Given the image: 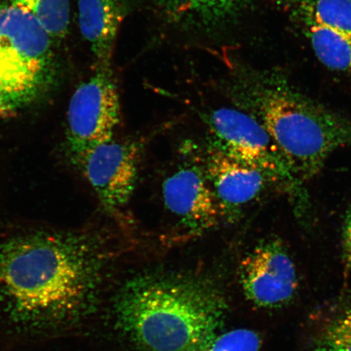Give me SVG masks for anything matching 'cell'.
<instances>
[{
	"label": "cell",
	"instance_id": "1",
	"mask_svg": "<svg viewBox=\"0 0 351 351\" xmlns=\"http://www.w3.org/2000/svg\"><path fill=\"white\" fill-rule=\"evenodd\" d=\"M106 254L86 231L35 232L0 241V309L33 332L71 328L97 302Z\"/></svg>",
	"mask_w": 351,
	"mask_h": 351
},
{
	"label": "cell",
	"instance_id": "2",
	"mask_svg": "<svg viewBox=\"0 0 351 351\" xmlns=\"http://www.w3.org/2000/svg\"><path fill=\"white\" fill-rule=\"evenodd\" d=\"M114 308L118 327L144 351H202L219 335L227 305L207 280L146 275L122 288Z\"/></svg>",
	"mask_w": 351,
	"mask_h": 351
},
{
	"label": "cell",
	"instance_id": "3",
	"mask_svg": "<svg viewBox=\"0 0 351 351\" xmlns=\"http://www.w3.org/2000/svg\"><path fill=\"white\" fill-rule=\"evenodd\" d=\"M247 112L261 123L302 182L351 146V119L315 102L278 74L241 73L235 84Z\"/></svg>",
	"mask_w": 351,
	"mask_h": 351
},
{
	"label": "cell",
	"instance_id": "4",
	"mask_svg": "<svg viewBox=\"0 0 351 351\" xmlns=\"http://www.w3.org/2000/svg\"><path fill=\"white\" fill-rule=\"evenodd\" d=\"M52 38L29 13L0 6V117L36 102L55 77Z\"/></svg>",
	"mask_w": 351,
	"mask_h": 351
},
{
	"label": "cell",
	"instance_id": "5",
	"mask_svg": "<svg viewBox=\"0 0 351 351\" xmlns=\"http://www.w3.org/2000/svg\"><path fill=\"white\" fill-rule=\"evenodd\" d=\"M207 118L219 143L217 147L241 163L261 171L293 199L300 200L305 196L302 194L304 182L256 118L230 108L214 110Z\"/></svg>",
	"mask_w": 351,
	"mask_h": 351
},
{
	"label": "cell",
	"instance_id": "6",
	"mask_svg": "<svg viewBox=\"0 0 351 351\" xmlns=\"http://www.w3.org/2000/svg\"><path fill=\"white\" fill-rule=\"evenodd\" d=\"M121 122V102L112 68L97 67L70 99L66 143L74 163L87 152L113 139Z\"/></svg>",
	"mask_w": 351,
	"mask_h": 351
},
{
	"label": "cell",
	"instance_id": "7",
	"mask_svg": "<svg viewBox=\"0 0 351 351\" xmlns=\"http://www.w3.org/2000/svg\"><path fill=\"white\" fill-rule=\"evenodd\" d=\"M140 148L133 141L100 144L75 162L101 204L112 215L125 208L137 185Z\"/></svg>",
	"mask_w": 351,
	"mask_h": 351
},
{
	"label": "cell",
	"instance_id": "8",
	"mask_svg": "<svg viewBox=\"0 0 351 351\" xmlns=\"http://www.w3.org/2000/svg\"><path fill=\"white\" fill-rule=\"evenodd\" d=\"M241 284L247 300L261 308L278 309L292 301L296 267L282 241H263L247 254L241 265Z\"/></svg>",
	"mask_w": 351,
	"mask_h": 351
},
{
	"label": "cell",
	"instance_id": "9",
	"mask_svg": "<svg viewBox=\"0 0 351 351\" xmlns=\"http://www.w3.org/2000/svg\"><path fill=\"white\" fill-rule=\"evenodd\" d=\"M167 209L194 231L212 229L217 225L221 208L208 179L195 168L180 169L163 185Z\"/></svg>",
	"mask_w": 351,
	"mask_h": 351
},
{
	"label": "cell",
	"instance_id": "10",
	"mask_svg": "<svg viewBox=\"0 0 351 351\" xmlns=\"http://www.w3.org/2000/svg\"><path fill=\"white\" fill-rule=\"evenodd\" d=\"M206 169L219 208L244 207L270 182L261 171L241 163L217 147L208 153Z\"/></svg>",
	"mask_w": 351,
	"mask_h": 351
},
{
	"label": "cell",
	"instance_id": "11",
	"mask_svg": "<svg viewBox=\"0 0 351 351\" xmlns=\"http://www.w3.org/2000/svg\"><path fill=\"white\" fill-rule=\"evenodd\" d=\"M79 28L97 67L111 68L117 34L128 13L127 0H78Z\"/></svg>",
	"mask_w": 351,
	"mask_h": 351
},
{
	"label": "cell",
	"instance_id": "12",
	"mask_svg": "<svg viewBox=\"0 0 351 351\" xmlns=\"http://www.w3.org/2000/svg\"><path fill=\"white\" fill-rule=\"evenodd\" d=\"M307 38L320 62L351 74V35L313 24H304Z\"/></svg>",
	"mask_w": 351,
	"mask_h": 351
},
{
	"label": "cell",
	"instance_id": "13",
	"mask_svg": "<svg viewBox=\"0 0 351 351\" xmlns=\"http://www.w3.org/2000/svg\"><path fill=\"white\" fill-rule=\"evenodd\" d=\"M158 2L176 20L210 25L226 20L234 14L243 0H158Z\"/></svg>",
	"mask_w": 351,
	"mask_h": 351
},
{
	"label": "cell",
	"instance_id": "14",
	"mask_svg": "<svg viewBox=\"0 0 351 351\" xmlns=\"http://www.w3.org/2000/svg\"><path fill=\"white\" fill-rule=\"evenodd\" d=\"M300 19L351 35V0H300Z\"/></svg>",
	"mask_w": 351,
	"mask_h": 351
},
{
	"label": "cell",
	"instance_id": "15",
	"mask_svg": "<svg viewBox=\"0 0 351 351\" xmlns=\"http://www.w3.org/2000/svg\"><path fill=\"white\" fill-rule=\"evenodd\" d=\"M43 26L53 39H61L68 33L70 21L69 0H10Z\"/></svg>",
	"mask_w": 351,
	"mask_h": 351
},
{
	"label": "cell",
	"instance_id": "16",
	"mask_svg": "<svg viewBox=\"0 0 351 351\" xmlns=\"http://www.w3.org/2000/svg\"><path fill=\"white\" fill-rule=\"evenodd\" d=\"M317 351H351V306L332 320L320 333Z\"/></svg>",
	"mask_w": 351,
	"mask_h": 351
},
{
	"label": "cell",
	"instance_id": "17",
	"mask_svg": "<svg viewBox=\"0 0 351 351\" xmlns=\"http://www.w3.org/2000/svg\"><path fill=\"white\" fill-rule=\"evenodd\" d=\"M261 339L249 328H237L219 335L202 351H261Z\"/></svg>",
	"mask_w": 351,
	"mask_h": 351
},
{
	"label": "cell",
	"instance_id": "18",
	"mask_svg": "<svg viewBox=\"0 0 351 351\" xmlns=\"http://www.w3.org/2000/svg\"><path fill=\"white\" fill-rule=\"evenodd\" d=\"M343 254L346 267H351V210L345 219L343 228Z\"/></svg>",
	"mask_w": 351,
	"mask_h": 351
}]
</instances>
